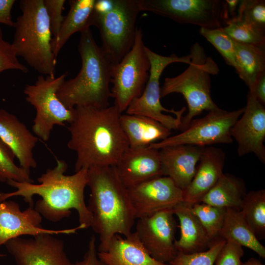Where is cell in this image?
<instances>
[{"label":"cell","instance_id":"603a6c76","mask_svg":"<svg viewBox=\"0 0 265 265\" xmlns=\"http://www.w3.org/2000/svg\"><path fill=\"white\" fill-rule=\"evenodd\" d=\"M190 205L181 202L172 209L178 217L180 238L175 241L177 252L192 254L207 250L213 244L197 217L192 212Z\"/></svg>","mask_w":265,"mask_h":265},{"label":"cell","instance_id":"83f0119b","mask_svg":"<svg viewBox=\"0 0 265 265\" xmlns=\"http://www.w3.org/2000/svg\"><path fill=\"white\" fill-rule=\"evenodd\" d=\"M235 70L249 90L265 72V48L235 42Z\"/></svg>","mask_w":265,"mask_h":265},{"label":"cell","instance_id":"6da1fadb","mask_svg":"<svg viewBox=\"0 0 265 265\" xmlns=\"http://www.w3.org/2000/svg\"><path fill=\"white\" fill-rule=\"evenodd\" d=\"M122 113L115 105L77 106L67 127L68 148L77 156L75 172L82 168L115 166L129 147L122 128Z\"/></svg>","mask_w":265,"mask_h":265},{"label":"cell","instance_id":"ee69618b","mask_svg":"<svg viewBox=\"0 0 265 265\" xmlns=\"http://www.w3.org/2000/svg\"><path fill=\"white\" fill-rule=\"evenodd\" d=\"M5 254L0 253V257H5Z\"/></svg>","mask_w":265,"mask_h":265},{"label":"cell","instance_id":"9a60e30c","mask_svg":"<svg viewBox=\"0 0 265 265\" xmlns=\"http://www.w3.org/2000/svg\"><path fill=\"white\" fill-rule=\"evenodd\" d=\"M49 234L34 238L11 239L4 244L17 265H74L68 257L64 242Z\"/></svg>","mask_w":265,"mask_h":265},{"label":"cell","instance_id":"1f68e13d","mask_svg":"<svg viewBox=\"0 0 265 265\" xmlns=\"http://www.w3.org/2000/svg\"><path fill=\"white\" fill-rule=\"evenodd\" d=\"M15 158L12 151L0 140V182L14 180L33 183L30 173L15 164Z\"/></svg>","mask_w":265,"mask_h":265},{"label":"cell","instance_id":"74e56055","mask_svg":"<svg viewBox=\"0 0 265 265\" xmlns=\"http://www.w3.org/2000/svg\"><path fill=\"white\" fill-rule=\"evenodd\" d=\"M65 2V0H44L53 38L58 35L64 21L62 11Z\"/></svg>","mask_w":265,"mask_h":265},{"label":"cell","instance_id":"7c38bea8","mask_svg":"<svg viewBox=\"0 0 265 265\" xmlns=\"http://www.w3.org/2000/svg\"><path fill=\"white\" fill-rule=\"evenodd\" d=\"M140 11L153 12L181 24L207 29L219 28L227 20L224 0H137Z\"/></svg>","mask_w":265,"mask_h":265},{"label":"cell","instance_id":"d4e9b609","mask_svg":"<svg viewBox=\"0 0 265 265\" xmlns=\"http://www.w3.org/2000/svg\"><path fill=\"white\" fill-rule=\"evenodd\" d=\"M96 0H71L70 10L56 37L52 38V48L56 57L70 37L77 32L84 31L91 26V19Z\"/></svg>","mask_w":265,"mask_h":265},{"label":"cell","instance_id":"9c48e42d","mask_svg":"<svg viewBox=\"0 0 265 265\" xmlns=\"http://www.w3.org/2000/svg\"><path fill=\"white\" fill-rule=\"evenodd\" d=\"M146 51L150 63L148 80L142 94L133 100L127 108L126 114L139 115L153 119L168 129L179 130L183 114L186 110L183 107L179 110L168 109L161 104L159 79L161 75L170 64L182 62L189 64L190 54L179 57L174 54L169 56L159 54L146 47Z\"/></svg>","mask_w":265,"mask_h":265},{"label":"cell","instance_id":"4dcf8cb0","mask_svg":"<svg viewBox=\"0 0 265 265\" xmlns=\"http://www.w3.org/2000/svg\"><path fill=\"white\" fill-rule=\"evenodd\" d=\"M190 210L199 219L212 242L219 238V233L224 221L226 208L200 202L191 206Z\"/></svg>","mask_w":265,"mask_h":265},{"label":"cell","instance_id":"60d3db41","mask_svg":"<svg viewBox=\"0 0 265 265\" xmlns=\"http://www.w3.org/2000/svg\"><path fill=\"white\" fill-rule=\"evenodd\" d=\"M249 92L261 104L265 105V72L257 79Z\"/></svg>","mask_w":265,"mask_h":265},{"label":"cell","instance_id":"5bb4252c","mask_svg":"<svg viewBox=\"0 0 265 265\" xmlns=\"http://www.w3.org/2000/svg\"><path fill=\"white\" fill-rule=\"evenodd\" d=\"M127 191L136 219L172 210L183 200V190L168 176L153 178Z\"/></svg>","mask_w":265,"mask_h":265},{"label":"cell","instance_id":"ab89813d","mask_svg":"<svg viewBox=\"0 0 265 265\" xmlns=\"http://www.w3.org/2000/svg\"><path fill=\"white\" fill-rule=\"evenodd\" d=\"M15 1V0H0V24L14 26L11 11Z\"/></svg>","mask_w":265,"mask_h":265},{"label":"cell","instance_id":"30bf717a","mask_svg":"<svg viewBox=\"0 0 265 265\" xmlns=\"http://www.w3.org/2000/svg\"><path fill=\"white\" fill-rule=\"evenodd\" d=\"M140 28H137L131 50L111 68L110 97L122 113L143 93L148 80L150 63Z\"/></svg>","mask_w":265,"mask_h":265},{"label":"cell","instance_id":"44dd1931","mask_svg":"<svg viewBox=\"0 0 265 265\" xmlns=\"http://www.w3.org/2000/svg\"><path fill=\"white\" fill-rule=\"evenodd\" d=\"M204 147L179 145L159 149L163 176L170 177L184 190L194 177Z\"/></svg>","mask_w":265,"mask_h":265},{"label":"cell","instance_id":"ba28073f","mask_svg":"<svg viewBox=\"0 0 265 265\" xmlns=\"http://www.w3.org/2000/svg\"><path fill=\"white\" fill-rule=\"evenodd\" d=\"M68 72L55 76H39L33 84H26L24 89L27 102L36 110L32 130L39 138L47 141L55 126H64L73 119L75 108L66 107L57 97V92L65 80Z\"/></svg>","mask_w":265,"mask_h":265},{"label":"cell","instance_id":"d6986e66","mask_svg":"<svg viewBox=\"0 0 265 265\" xmlns=\"http://www.w3.org/2000/svg\"><path fill=\"white\" fill-rule=\"evenodd\" d=\"M0 140L13 153L20 167L30 173L37 166L33 150L39 138L15 115L0 108Z\"/></svg>","mask_w":265,"mask_h":265},{"label":"cell","instance_id":"4316f807","mask_svg":"<svg viewBox=\"0 0 265 265\" xmlns=\"http://www.w3.org/2000/svg\"><path fill=\"white\" fill-rule=\"evenodd\" d=\"M246 193L243 179L230 174L223 173L200 202L219 208L240 210Z\"/></svg>","mask_w":265,"mask_h":265},{"label":"cell","instance_id":"836d02e7","mask_svg":"<svg viewBox=\"0 0 265 265\" xmlns=\"http://www.w3.org/2000/svg\"><path fill=\"white\" fill-rule=\"evenodd\" d=\"M226 240L218 238L207 250L192 253L177 252L170 265H213L216 258L225 244Z\"/></svg>","mask_w":265,"mask_h":265},{"label":"cell","instance_id":"cb8c5ba5","mask_svg":"<svg viewBox=\"0 0 265 265\" xmlns=\"http://www.w3.org/2000/svg\"><path fill=\"white\" fill-rule=\"evenodd\" d=\"M120 122L132 148L147 147L172 133L171 130L159 122L142 115L121 114Z\"/></svg>","mask_w":265,"mask_h":265},{"label":"cell","instance_id":"277c9868","mask_svg":"<svg viewBox=\"0 0 265 265\" xmlns=\"http://www.w3.org/2000/svg\"><path fill=\"white\" fill-rule=\"evenodd\" d=\"M78 51L80 70L74 78L63 82L57 97L69 109L77 106H109L113 64L96 43L90 28L80 33Z\"/></svg>","mask_w":265,"mask_h":265},{"label":"cell","instance_id":"f1b7e54d","mask_svg":"<svg viewBox=\"0 0 265 265\" xmlns=\"http://www.w3.org/2000/svg\"><path fill=\"white\" fill-rule=\"evenodd\" d=\"M240 211L258 239L265 238V190L247 192L242 200Z\"/></svg>","mask_w":265,"mask_h":265},{"label":"cell","instance_id":"3957f363","mask_svg":"<svg viewBox=\"0 0 265 265\" xmlns=\"http://www.w3.org/2000/svg\"><path fill=\"white\" fill-rule=\"evenodd\" d=\"M87 177L90 190L87 207L92 215L91 227L99 236L98 252H103L114 235H130L136 218L127 188L120 181L114 166L89 168Z\"/></svg>","mask_w":265,"mask_h":265},{"label":"cell","instance_id":"f546056e","mask_svg":"<svg viewBox=\"0 0 265 265\" xmlns=\"http://www.w3.org/2000/svg\"><path fill=\"white\" fill-rule=\"evenodd\" d=\"M220 29L236 42L265 48V29L236 17L226 22Z\"/></svg>","mask_w":265,"mask_h":265},{"label":"cell","instance_id":"8992f818","mask_svg":"<svg viewBox=\"0 0 265 265\" xmlns=\"http://www.w3.org/2000/svg\"><path fill=\"white\" fill-rule=\"evenodd\" d=\"M190 55L191 62L187 69L176 77L166 78L160 88V98L177 93L182 94L186 100L188 112L182 118L179 129L181 131L203 111L218 108L211 94L210 76L218 73L217 64L207 56L203 48L197 43L192 46Z\"/></svg>","mask_w":265,"mask_h":265},{"label":"cell","instance_id":"7402d4cb","mask_svg":"<svg viewBox=\"0 0 265 265\" xmlns=\"http://www.w3.org/2000/svg\"><path fill=\"white\" fill-rule=\"evenodd\" d=\"M98 256L106 265H170L153 258L135 232L124 237L114 235L106 249L98 252Z\"/></svg>","mask_w":265,"mask_h":265},{"label":"cell","instance_id":"e575fe53","mask_svg":"<svg viewBox=\"0 0 265 265\" xmlns=\"http://www.w3.org/2000/svg\"><path fill=\"white\" fill-rule=\"evenodd\" d=\"M236 17L265 29V0H240Z\"/></svg>","mask_w":265,"mask_h":265},{"label":"cell","instance_id":"f35d334b","mask_svg":"<svg viewBox=\"0 0 265 265\" xmlns=\"http://www.w3.org/2000/svg\"><path fill=\"white\" fill-rule=\"evenodd\" d=\"M74 265H106L98 256L96 246V238L92 236L88 243V249L83 259L77 262Z\"/></svg>","mask_w":265,"mask_h":265},{"label":"cell","instance_id":"5b68a950","mask_svg":"<svg viewBox=\"0 0 265 265\" xmlns=\"http://www.w3.org/2000/svg\"><path fill=\"white\" fill-rule=\"evenodd\" d=\"M12 43L17 56L44 75L55 76L56 57L52 48V32L44 0H21Z\"/></svg>","mask_w":265,"mask_h":265},{"label":"cell","instance_id":"e0dca14e","mask_svg":"<svg viewBox=\"0 0 265 265\" xmlns=\"http://www.w3.org/2000/svg\"><path fill=\"white\" fill-rule=\"evenodd\" d=\"M42 220V216L33 207L22 211L18 203L13 201L5 200L0 203V247L9 240L24 235H68L83 229L79 225L68 229H46L41 227Z\"/></svg>","mask_w":265,"mask_h":265},{"label":"cell","instance_id":"b9f144b4","mask_svg":"<svg viewBox=\"0 0 265 265\" xmlns=\"http://www.w3.org/2000/svg\"><path fill=\"white\" fill-rule=\"evenodd\" d=\"M239 0H224V10L227 22L237 16Z\"/></svg>","mask_w":265,"mask_h":265},{"label":"cell","instance_id":"2e32d148","mask_svg":"<svg viewBox=\"0 0 265 265\" xmlns=\"http://www.w3.org/2000/svg\"><path fill=\"white\" fill-rule=\"evenodd\" d=\"M230 133L238 143L239 156L253 153L262 163H265V107L249 92L244 112Z\"/></svg>","mask_w":265,"mask_h":265},{"label":"cell","instance_id":"484cf974","mask_svg":"<svg viewBox=\"0 0 265 265\" xmlns=\"http://www.w3.org/2000/svg\"><path fill=\"white\" fill-rule=\"evenodd\" d=\"M219 237L232 239L265 258V247L260 242L240 210L227 208Z\"/></svg>","mask_w":265,"mask_h":265},{"label":"cell","instance_id":"ac0fdd59","mask_svg":"<svg viewBox=\"0 0 265 265\" xmlns=\"http://www.w3.org/2000/svg\"><path fill=\"white\" fill-rule=\"evenodd\" d=\"M114 167L127 188L163 176L159 150L149 147H129Z\"/></svg>","mask_w":265,"mask_h":265},{"label":"cell","instance_id":"4fadbf2b","mask_svg":"<svg viewBox=\"0 0 265 265\" xmlns=\"http://www.w3.org/2000/svg\"><path fill=\"white\" fill-rule=\"evenodd\" d=\"M172 210H165L138 218L136 225L139 240L155 260L169 264L176 256L177 224Z\"/></svg>","mask_w":265,"mask_h":265},{"label":"cell","instance_id":"ffe728a7","mask_svg":"<svg viewBox=\"0 0 265 265\" xmlns=\"http://www.w3.org/2000/svg\"><path fill=\"white\" fill-rule=\"evenodd\" d=\"M225 160V154L221 149L204 147L194 177L183 190V202L190 206L200 203L223 173Z\"/></svg>","mask_w":265,"mask_h":265},{"label":"cell","instance_id":"52a82bcc","mask_svg":"<svg viewBox=\"0 0 265 265\" xmlns=\"http://www.w3.org/2000/svg\"><path fill=\"white\" fill-rule=\"evenodd\" d=\"M140 12L137 0H96L91 26L98 28L101 48L113 65L132 47Z\"/></svg>","mask_w":265,"mask_h":265},{"label":"cell","instance_id":"d590c367","mask_svg":"<svg viewBox=\"0 0 265 265\" xmlns=\"http://www.w3.org/2000/svg\"><path fill=\"white\" fill-rule=\"evenodd\" d=\"M16 51L12 43L5 41L0 27V74L8 70H15L26 73L28 68L19 62Z\"/></svg>","mask_w":265,"mask_h":265},{"label":"cell","instance_id":"7a4b0ae2","mask_svg":"<svg viewBox=\"0 0 265 265\" xmlns=\"http://www.w3.org/2000/svg\"><path fill=\"white\" fill-rule=\"evenodd\" d=\"M56 164L48 169L37 178L38 184L9 180L6 183L16 188L11 192H0V203L14 196H22L29 207H33V196L41 199L36 203L35 209L47 219L57 222L77 211L80 225L90 227L92 215L84 201V189L87 186L88 169L82 168L71 175L65 174L68 165L63 160L56 159Z\"/></svg>","mask_w":265,"mask_h":265},{"label":"cell","instance_id":"8d00e7d4","mask_svg":"<svg viewBox=\"0 0 265 265\" xmlns=\"http://www.w3.org/2000/svg\"><path fill=\"white\" fill-rule=\"evenodd\" d=\"M244 254L241 245L233 240H226L216 258L215 265H241Z\"/></svg>","mask_w":265,"mask_h":265},{"label":"cell","instance_id":"8fae6325","mask_svg":"<svg viewBox=\"0 0 265 265\" xmlns=\"http://www.w3.org/2000/svg\"><path fill=\"white\" fill-rule=\"evenodd\" d=\"M244 107L233 111L219 108L209 111L204 117L192 120L187 127L178 134L150 144L157 150L179 145L206 147L215 144L233 142L230 131L243 113Z\"/></svg>","mask_w":265,"mask_h":265},{"label":"cell","instance_id":"7bdbcfd3","mask_svg":"<svg viewBox=\"0 0 265 265\" xmlns=\"http://www.w3.org/2000/svg\"><path fill=\"white\" fill-rule=\"evenodd\" d=\"M241 265H265L259 259L251 258L244 263H242Z\"/></svg>","mask_w":265,"mask_h":265},{"label":"cell","instance_id":"d6a6232c","mask_svg":"<svg viewBox=\"0 0 265 265\" xmlns=\"http://www.w3.org/2000/svg\"><path fill=\"white\" fill-rule=\"evenodd\" d=\"M199 33L215 48L228 65L235 69L236 62L234 40L224 32L220 28L215 29L200 28Z\"/></svg>","mask_w":265,"mask_h":265}]
</instances>
